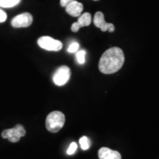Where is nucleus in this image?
Wrapping results in <instances>:
<instances>
[{
    "label": "nucleus",
    "mask_w": 159,
    "mask_h": 159,
    "mask_svg": "<svg viewBox=\"0 0 159 159\" xmlns=\"http://www.w3.org/2000/svg\"><path fill=\"white\" fill-rule=\"evenodd\" d=\"M80 47V45L77 42H73L71 43L70 45H69L68 49H67V51L69 52L70 53H74V52H77V51H78V49Z\"/></svg>",
    "instance_id": "nucleus-14"
},
{
    "label": "nucleus",
    "mask_w": 159,
    "mask_h": 159,
    "mask_svg": "<svg viewBox=\"0 0 159 159\" xmlns=\"http://www.w3.org/2000/svg\"><path fill=\"white\" fill-rule=\"evenodd\" d=\"M33 16L29 13H24L16 16L12 19L11 25L15 28L30 27L33 23Z\"/></svg>",
    "instance_id": "nucleus-6"
},
{
    "label": "nucleus",
    "mask_w": 159,
    "mask_h": 159,
    "mask_svg": "<svg viewBox=\"0 0 159 159\" xmlns=\"http://www.w3.org/2000/svg\"><path fill=\"white\" fill-rule=\"evenodd\" d=\"M71 70L66 66H62L59 67L53 75V82L56 85L62 86L68 83L70 79Z\"/></svg>",
    "instance_id": "nucleus-5"
},
{
    "label": "nucleus",
    "mask_w": 159,
    "mask_h": 159,
    "mask_svg": "<svg viewBox=\"0 0 159 159\" xmlns=\"http://www.w3.org/2000/svg\"><path fill=\"white\" fill-rule=\"evenodd\" d=\"M94 1H99V0H94Z\"/></svg>",
    "instance_id": "nucleus-18"
},
{
    "label": "nucleus",
    "mask_w": 159,
    "mask_h": 159,
    "mask_svg": "<svg viewBox=\"0 0 159 159\" xmlns=\"http://www.w3.org/2000/svg\"><path fill=\"white\" fill-rule=\"evenodd\" d=\"M73 1H75V0H61V5L62 6V7H66L68 4Z\"/></svg>",
    "instance_id": "nucleus-17"
},
{
    "label": "nucleus",
    "mask_w": 159,
    "mask_h": 159,
    "mask_svg": "<svg viewBox=\"0 0 159 159\" xmlns=\"http://www.w3.org/2000/svg\"><path fill=\"white\" fill-rule=\"evenodd\" d=\"M65 115L61 111H52L46 119V128L51 133H57L65 124Z\"/></svg>",
    "instance_id": "nucleus-2"
},
{
    "label": "nucleus",
    "mask_w": 159,
    "mask_h": 159,
    "mask_svg": "<svg viewBox=\"0 0 159 159\" xmlns=\"http://www.w3.org/2000/svg\"><path fill=\"white\" fill-rule=\"evenodd\" d=\"M77 149V144L76 142H72L71 143V144L69 145L68 150H67V154L71 156V155H73L76 152Z\"/></svg>",
    "instance_id": "nucleus-15"
},
{
    "label": "nucleus",
    "mask_w": 159,
    "mask_h": 159,
    "mask_svg": "<svg viewBox=\"0 0 159 159\" xmlns=\"http://www.w3.org/2000/svg\"><path fill=\"white\" fill-rule=\"evenodd\" d=\"M99 159H122L121 154L118 151L113 150L108 148H102L98 151Z\"/></svg>",
    "instance_id": "nucleus-10"
},
{
    "label": "nucleus",
    "mask_w": 159,
    "mask_h": 159,
    "mask_svg": "<svg viewBox=\"0 0 159 159\" xmlns=\"http://www.w3.org/2000/svg\"><path fill=\"white\" fill-rule=\"evenodd\" d=\"M85 55H86V52H85V50H80L77 52L76 56L77 62H78L80 64H83V63H85Z\"/></svg>",
    "instance_id": "nucleus-13"
},
{
    "label": "nucleus",
    "mask_w": 159,
    "mask_h": 159,
    "mask_svg": "<svg viewBox=\"0 0 159 159\" xmlns=\"http://www.w3.org/2000/svg\"><path fill=\"white\" fill-rule=\"evenodd\" d=\"M125 62V55L119 47H111L103 53L99 62V69L105 75L118 71Z\"/></svg>",
    "instance_id": "nucleus-1"
},
{
    "label": "nucleus",
    "mask_w": 159,
    "mask_h": 159,
    "mask_svg": "<svg viewBox=\"0 0 159 159\" xmlns=\"http://www.w3.org/2000/svg\"><path fill=\"white\" fill-rule=\"evenodd\" d=\"M21 0H0V7H13L20 3Z\"/></svg>",
    "instance_id": "nucleus-11"
},
{
    "label": "nucleus",
    "mask_w": 159,
    "mask_h": 159,
    "mask_svg": "<svg viewBox=\"0 0 159 159\" xmlns=\"http://www.w3.org/2000/svg\"><path fill=\"white\" fill-rule=\"evenodd\" d=\"M83 10L82 3L77 1H73L66 6V12L71 16L79 17Z\"/></svg>",
    "instance_id": "nucleus-9"
},
{
    "label": "nucleus",
    "mask_w": 159,
    "mask_h": 159,
    "mask_svg": "<svg viewBox=\"0 0 159 159\" xmlns=\"http://www.w3.org/2000/svg\"><path fill=\"white\" fill-rule=\"evenodd\" d=\"M38 44L41 48L48 51H60L63 47V43L58 40L49 36H42L38 40Z\"/></svg>",
    "instance_id": "nucleus-4"
},
{
    "label": "nucleus",
    "mask_w": 159,
    "mask_h": 159,
    "mask_svg": "<svg viewBox=\"0 0 159 159\" xmlns=\"http://www.w3.org/2000/svg\"><path fill=\"white\" fill-rule=\"evenodd\" d=\"M7 13L5 11H3L2 10L0 9V23H2L4 21H6L7 19Z\"/></svg>",
    "instance_id": "nucleus-16"
},
{
    "label": "nucleus",
    "mask_w": 159,
    "mask_h": 159,
    "mask_svg": "<svg viewBox=\"0 0 159 159\" xmlns=\"http://www.w3.org/2000/svg\"><path fill=\"white\" fill-rule=\"evenodd\" d=\"M80 144L81 148L83 149V150H87L88 149L90 148L91 146V142L87 136H82L80 139Z\"/></svg>",
    "instance_id": "nucleus-12"
},
{
    "label": "nucleus",
    "mask_w": 159,
    "mask_h": 159,
    "mask_svg": "<svg viewBox=\"0 0 159 159\" xmlns=\"http://www.w3.org/2000/svg\"><path fill=\"white\" fill-rule=\"evenodd\" d=\"M94 24L97 27H98L102 32L108 31L110 33H113L115 30V27L113 24L107 23L105 21L104 14L102 12L98 11L95 13L94 18Z\"/></svg>",
    "instance_id": "nucleus-7"
},
{
    "label": "nucleus",
    "mask_w": 159,
    "mask_h": 159,
    "mask_svg": "<svg viewBox=\"0 0 159 159\" xmlns=\"http://www.w3.org/2000/svg\"><path fill=\"white\" fill-rule=\"evenodd\" d=\"M26 130L21 125H16L13 128L7 129L2 131V137L7 139L11 142L15 143L19 142L21 137L25 136Z\"/></svg>",
    "instance_id": "nucleus-3"
},
{
    "label": "nucleus",
    "mask_w": 159,
    "mask_h": 159,
    "mask_svg": "<svg viewBox=\"0 0 159 159\" xmlns=\"http://www.w3.org/2000/svg\"><path fill=\"white\" fill-rule=\"evenodd\" d=\"M91 23V15L89 13H85L80 15L78 18L77 22L72 24L71 27V30L72 32L77 33L81 27H87L89 26Z\"/></svg>",
    "instance_id": "nucleus-8"
}]
</instances>
